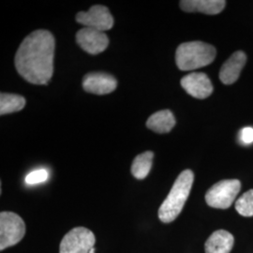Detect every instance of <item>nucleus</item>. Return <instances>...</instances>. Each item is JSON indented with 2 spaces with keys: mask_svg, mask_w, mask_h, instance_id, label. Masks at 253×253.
Returning <instances> with one entry per match:
<instances>
[{
  "mask_svg": "<svg viewBox=\"0 0 253 253\" xmlns=\"http://www.w3.org/2000/svg\"><path fill=\"white\" fill-rule=\"evenodd\" d=\"M26 99L20 95L1 93L0 95V115L4 116L19 112L25 107Z\"/></svg>",
  "mask_w": 253,
  "mask_h": 253,
  "instance_id": "obj_16",
  "label": "nucleus"
},
{
  "mask_svg": "<svg viewBox=\"0 0 253 253\" xmlns=\"http://www.w3.org/2000/svg\"><path fill=\"white\" fill-rule=\"evenodd\" d=\"M247 62V55L243 51H237L232 54L219 72V79L224 84H233L238 80L240 73Z\"/></svg>",
  "mask_w": 253,
  "mask_h": 253,
  "instance_id": "obj_11",
  "label": "nucleus"
},
{
  "mask_svg": "<svg viewBox=\"0 0 253 253\" xmlns=\"http://www.w3.org/2000/svg\"><path fill=\"white\" fill-rule=\"evenodd\" d=\"M49 177V172L45 169H39L36 171L29 172L26 177L27 185H36L45 182Z\"/></svg>",
  "mask_w": 253,
  "mask_h": 253,
  "instance_id": "obj_18",
  "label": "nucleus"
},
{
  "mask_svg": "<svg viewBox=\"0 0 253 253\" xmlns=\"http://www.w3.org/2000/svg\"><path fill=\"white\" fill-rule=\"evenodd\" d=\"M241 190V183L237 179L221 180L213 185L206 194L209 207L218 209L230 208Z\"/></svg>",
  "mask_w": 253,
  "mask_h": 253,
  "instance_id": "obj_4",
  "label": "nucleus"
},
{
  "mask_svg": "<svg viewBox=\"0 0 253 253\" xmlns=\"http://www.w3.org/2000/svg\"><path fill=\"white\" fill-rule=\"evenodd\" d=\"M234 236L225 230H218L206 242V253H230L234 246Z\"/></svg>",
  "mask_w": 253,
  "mask_h": 253,
  "instance_id": "obj_13",
  "label": "nucleus"
},
{
  "mask_svg": "<svg viewBox=\"0 0 253 253\" xmlns=\"http://www.w3.org/2000/svg\"><path fill=\"white\" fill-rule=\"evenodd\" d=\"M154 153L146 151L136 157L131 165V173L137 179H145L153 164Z\"/></svg>",
  "mask_w": 253,
  "mask_h": 253,
  "instance_id": "obj_15",
  "label": "nucleus"
},
{
  "mask_svg": "<svg viewBox=\"0 0 253 253\" xmlns=\"http://www.w3.org/2000/svg\"><path fill=\"white\" fill-rule=\"evenodd\" d=\"M89 253H95V249L93 248V249H91L90 252H89Z\"/></svg>",
  "mask_w": 253,
  "mask_h": 253,
  "instance_id": "obj_20",
  "label": "nucleus"
},
{
  "mask_svg": "<svg viewBox=\"0 0 253 253\" xmlns=\"http://www.w3.org/2000/svg\"><path fill=\"white\" fill-rule=\"evenodd\" d=\"M95 242L96 237L90 230L84 227H76L64 236L59 253H89Z\"/></svg>",
  "mask_w": 253,
  "mask_h": 253,
  "instance_id": "obj_6",
  "label": "nucleus"
},
{
  "mask_svg": "<svg viewBox=\"0 0 253 253\" xmlns=\"http://www.w3.org/2000/svg\"><path fill=\"white\" fill-rule=\"evenodd\" d=\"M226 6L224 0H182L180 8L186 12H202L215 15L221 12Z\"/></svg>",
  "mask_w": 253,
  "mask_h": 253,
  "instance_id": "obj_12",
  "label": "nucleus"
},
{
  "mask_svg": "<svg viewBox=\"0 0 253 253\" xmlns=\"http://www.w3.org/2000/svg\"><path fill=\"white\" fill-rule=\"evenodd\" d=\"M76 21L85 27H90L100 31H106L114 26V18L108 8L95 5L87 11H80L76 15Z\"/></svg>",
  "mask_w": 253,
  "mask_h": 253,
  "instance_id": "obj_7",
  "label": "nucleus"
},
{
  "mask_svg": "<svg viewBox=\"0 0 253 253\" xmlns=\"http://www.w3.org/2000/svg\"><path fill=\"white\" fill-rule=\"evenodd\" d=\"M181 86L189 95L204 100L213 93V84L206 73H191L181 79Z\"/></svg>",
  "mask_w": 253,
  "mask_h": 253,
  "instance_id": "obj_9",
  "label": "nucleus"
},
{
  "mask_svg": "<svg viewBox=\"0 0 253 253\" xmlns=\"http://www.w3.org/2000/svg\"><path fill=\"white\" fill-rule=\"evenodd\" d=\"M240 140L246 145L253 143V128L252 126H246L241 130Z\"/></svg>",
  "mask_w": 253,
  "mask_h": 253,
  "instance_id": "obj_19",
  "label": "nucleus"
},
{
  "mask_svg": "<svg viewBox=\"0 0 253 253\" xmlns=\"http://www.w3.org/2000/svg\"><path fill=\"white\" fill-rule=\"evenodd\" d=\"M235 210L243 217L253 216V190H248L236 200Z\"/></svg>",
  "mask_w": 253,
  "mask_h": 253,
  "instance_id": "obj_17",
  "label": "nucleus"
},
{
  "mask_svg": "<svg viewBox=\"0 0 253 253\" xmlns=\"http://www.w3.org/2000/svg\"><path fill=\"white\" fill-rule=\"evenodd\" d=\"M54 38L47 30H36L19 46L15 67L19 74L34 84H47L54 73Z\"/></svg>",
  "mask_w": 253,
  "mask_h": 253,
  "instance_id": "obj_1",
  "label": "nucleus"
},
{
  "mask_svg": "<svg viewBox=\"0 0 253 253\" xmlns=\"http://www.w3.org/2000/svg\"><path fill=\"white\" fill-rule=\"evenodd\" d=\"M175 125V118L170 110H162L153 114L146 121V126L157 133H168Z\"/></svg>",
  "mask_w": 253,
  "mask_h": 253,
  "instance_id": "obj_14",
  "label": "nucleus"
},
{
  "mask_svg": "<svg viewBox=\"0 0 253 253\" xmlns=\"http://www.w3.org/2000/svg\"><path fill=\"white\" fill-rule=\"evenodd\" d=\"M117 86V79L107 73H88L83 79L84 89L96 95H106L112 93L116 90Z\"/></svg>",
  "mask_w": 253,
  "mask_h": 253,
  "instance_id": "obj_10",
  "label": "nucleus"
},
{
  "mask_svg": "<svg viewBox=\"0 0 253 253\" xmlns=\"http://www.w3.org/2000/svg\"><path fill=\"white\" fill-rule=\"evenodd\" d=\"M216 48L203 42H189L178 46L175 62L181 71H194L212 63L216 58Z\"/></svg>",
  "mask_w": 253,
  "mask_h": 253,
  "instance_id": "obj_3",
  "label": "nucleus"
},
{
  "mask_svg": "<svg viewBox=\"0 0 253 253\" xmlns=\"http://www.w3.org/2000/svg\"><path fill=\"white\" fill-rule=\"evenodd\" d=\"M77 43L82 49L90 54H99L106 50L109 45L107 35L97 29L84 27L76 34Z\"/></svg>",
  "mask_w": 253,
  "mask_h": 253,
  "instance_id": "obj_8",
  "label": "nucleus"
},
{
  "mask_svg": "<svg viewBox=\"0 0 253 253\" xmlns=\"http://www.w3.org/2000/svg\"><path fill=\"white\" fill-rule=\"evenodd\" d=\"M193 181L194 174L190 170L183 171L176 178L159 209V218L163 222L170 223L178 217L189 198Z\"/></svg>",
  "mask_w": 253,
  "mask_h": 253,
  "instance_id": "obj_2",
  "label": "nucleus"
},
{
  "mask_svg": "<svg viewBox=\"0 0 253 253\" xmlns=\"http://www.w3.org/2000/svg\"><path fill=\"white\" fill-rule=\"evenodd\" d=\"M26 235V224L23 218L12 212L0 214V250L19 243Z\"/></svg>",
  "mask_w": 253,
  "mask_h": 253,
  "instance_id": "obj_5",
  "label": "nucleus"
}]
</instances>
